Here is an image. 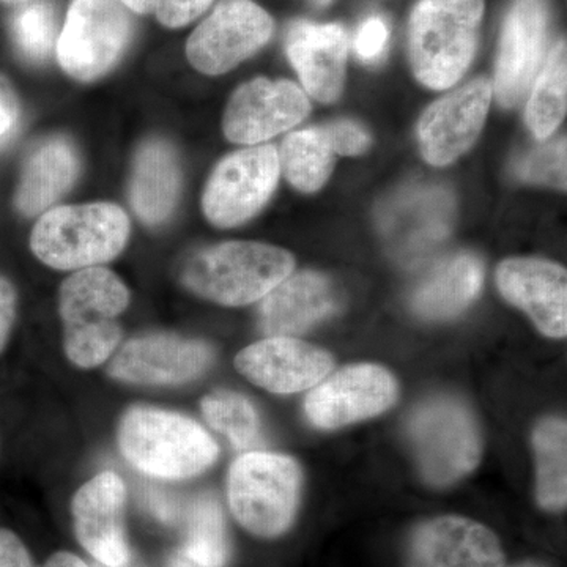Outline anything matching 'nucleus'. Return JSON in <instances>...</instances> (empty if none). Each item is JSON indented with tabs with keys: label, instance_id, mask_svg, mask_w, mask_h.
<instances>
[{
	"label": "nucleus",
	"instance_id": "nucleus-1",
	"mask_svg": "<svg viewBox=\"0 0 567 567\" xmlns=\"http://www.w3.org/2000/svg\"><path fill=\"white\" fill-rule=\"evenodd\" d=\"M484 0H420L409 22V55L421 84L453 87L475 58Z\"/></svg>",
	"mask_w": 567,
	"mask_h": 567
},
{
	"label": "nucleus",
	"instance_id": "nucleus-2",
	"mask_svg": "<svg viewBox=\"0 0 567 567\" xmlns=\"http://www.w3.org/2000/svg\"><path fill=\"white\" fill-rule=\"evenodd\" d=\"M128 305V287L106 268H84L63 281L59 311L71 363L92 369L110 360L122 339L118 317Z\"/></svg>",
	"mask_w": 567,
	"mask_h": 567
},
{
	"label": "nucleus",
	"instance_id": "nucleus-3",
	"mask_svg": "<svg viewBox=\"0 0 567 567\" xmlns=\"http://www.w3.org/2000/svg\"><path fill=\"white\" fill-rule=\"evenodd\" d=\"M118 446L123 456L148 476L186 480L215 464L218 446L189 417L166 410L136 406L122 417Z\"/></svg>",
	"mask_w": 567,
	"mask_h": 567
},
{
	"label": "nucleus",
	"instance_id": "nucleus-4",
	"mask_svg": "<svg viewBox=\"0 0 567 567\" xmlns=\"http://www.w3.org/2000/svg\"><path fill=\"white\" fill-rule=\"evenodd\" d=\"M292 254L256 241H227L194 254L183 268V284L205 300L246 306L262 300L292 275Z\"/></svg>",
	"mask_w": 567,
	"mask_h": 567
},
{
	"label": "nucleus",
	"instance_id": "nucleus-5",
	"mask_svg": "<svg viewBox=\"0 0 567 567\" xmlns=\"http://www.w3.org/2000/svg\"><path fill=\"white\" fill-rule=\"evenodd\" d=\"M130 219L118 205H62L44 213L31 234L37 259L54 270H84L111 262L126 246Z\"/></svg>",
	"mask_w": 567,
	"mask_h": 567
},
{
	"label": "nucleus",
	"instance_id": "nucleus-6",
	"mask_svg": "<svg viewBox=\"0 0 567 567\" xmlns=\"http://www.w3.org/2000/svg\"><path fill=\"white\" fill-rule=\"evenodd\" d=\"M406 432L421 476L432 486H450L480 464V425L461 399L436 395L417 405Z\"/></svg>",
	"mask_w": 567,
	"mask_h": 567
},
{
	"label": "nucleus",
	"instance_id": "nucleus-7",
	"mask_svg": "<svg viewBox=\"0 0 567 567\" xmlns=\"http://www.w3.org/2000/svg\"><path fill=\"white\" fill-rule=\"evenodd\" d=\"M300 487L301 470L292 457L252 451L230 466L227 498L241 527L275 537L292 525Z\"/></svg>",
	"mask_w": 567,
	"mask_h": 567
},
{
	"label": "nucleus",
	"instance_id": "nucleus-8",
	"mask_svg": "<svg viewBox=\"0 0 567 567\" xmlns=\"http://www.w3.org/2000/svg\"><path fill=\"white\" fill-rule=\"evenodd\" d=\"M133 31L122 0H73L55 47L58 61L74 80H99L121 61Z\"/></svg>",
	"mask_w": 567,
	"mask_h": 567
},
{
	"label": "nucleus",
	"instance_id": "nucleus-9",
	"mask_svg": "<svg viewBox=\"0 0 567 567\" xmlns=\"http://www.w3.org/2000/svg\"><path fill=\"white\" fill-rule=\"evenodd\" d=\"M281 166L274 145H257L226 156L213 171L203 210L215 226H240L257 215L278 186Z\"/></svg>",
	"mask_w": 567,
	"mask_h": 567
},
{
	"label": "nucleus",
	"instance_id": "nucleus-10",
	"mask_svg": "<svg viewBox=\"0 0 567 567\" xmlns=\"http://www.w3.org/2000/svg\"><path fill=\"white\" fill-rule=\"evenodd\" d=\"M275 32L270 14L252 0H221L186 43V58L204 74H224L262 50Z\"/></svg>",
	"mask_w": 567,
	"mask_h": 567
},
{
	"label": "nucleus",
	"instance_id": "nucleus-11",
	"mask_svg": "<svg viewBox=\"0 0 567 567\" xmlns=\"http://www.w3.org/2000/svg\"><path fill=\"white\" fill-rule=\"evenodd\" d=\"M454 221V197L435 185L410 186L379 212V227L388 251L399 262L413 265L446 240Z\"/></svg>",
	"mask_w": 567,
	"mask_h": 567
},
{
	"label": "nucleus",
	"instance_id": "nucleus-12",
	"mask_svg": "<svg viewBox=\"0 0 567 567\" xmlns=\"http://www.w3.org/2000/svg\"><path fill=\"white\" fill-rule=\"evenodd\" d=\"M398 394L394 377L382 365L352 364L315 386L305 412L316 427L339 429L386 412Z\"/></svg>",
	"mask_w": 567,
	"mask_h": 567
},
{
	"label": "nucleus",
	"instance_id": "nucleus-13",
	"mask_svg": "<svg viewBox=\"0 0 567 567\" xmlns=\"http://www.w3.org/2000/svg\"><path fill=\"white\" fill-rule=\"evenodd\" d=\"M311 111L308 96L290 81L257 78L234 93L223 118V132L235 144L257 145L289 132Z\"/></svg>",
	"mask_w": 567,
	"mask_h": 567
},
{
	"label": "nucleus",
	"instance_id": "nucleus-14",
	"mask_svg": "<svg viewBox=\"0 0 567 567\" xmlns=\"http://www.w3.org/2000/svg\"><path fill=\"white\" fill-rule=\"evenodd\" d=\"M548 28L546 0H516L511 7L492 85L503 107L517 106L527 96L546 54Z\"/></svg>",
	"mask_w": 567,
	"mask_h": 567
},
{
	"label": "nucleus",
	"instance_id": "nucleus-15",
	"mask_svg": "<svg viewBox=\"0 0 567 567\" xmlns=\"http://www.w3.org/2000/svg\"><path fill=\"white\" fill-rule=\"evenodd\" d=\"M213 360L212 347L169 333L137 336L112 358L107 374L132 385H181L203 374Z\"/></svg>",
	"mask_w": 567,
	"mask_h": 567
},
{
	"label": "nucleus",
	"instance_id": "nucleus-16",
	"mask_svg": "<svg viewBox=\"0 0 567 567\" xmlns=\"http://www.w3.org/2000/svg\"><path fill=\"white\" fill-rule=\"evenodd\" d=\"M492 95V82L480 78L432 104L417 125L425 162L446 166L468 152L486 122Z\"/></svg>",
	"mask_w": 567,
	"mask_h": 567
},
{
	"label": "nucleus",
	"instance_id": "nucleus-17",
	"mask_svg": "<svg viewBox=\"0 0 567 567\" xmlns=\"http://www.w3.org/2000/svg\"><path fill=\"white\" fill-rule=\"evenodd\" d=\"M333 358L319 347L295 338H267L246 347L235 368L254 385L276 394L311 390L330 374Z\"/></svg>",
	"mask_w": 567,
	"mask_h": 567
},
{
	"label": "nucleus",
	"instance_id": "nucleus-18",
	"mask_svg": "<svg viewBox=\"0 0 567 567\" xmlns=\"http://www.w3.org/2000/svg\"><path fill=\"white\" fill-rule=\"evenodd\" d=\"M125 498L121 477L103 472L85 483L71 503L78 540L100 565L121 567L128 563L130 548L123 527Z\"/></svg>",
	"mask_w": 567,
	"mask_h": 567
},
{
	"label": "nucleus",
	"instance_id": "nucleus-19",
	"mask_svg": "<svg viewBox=\"0 0 567 567\" xmlns=\"http://www.w3.org/2000/svg\"><path fill=\"white\" fill-rule=\"evenodd\" d=\"M496 286L511 305L527 312L548 338L567 334V275L543 259H507L496 270Z\"/></svg>",
	"mask_w": 567,
	"mask_h": 567
},
{
	"label": "nucleus",
	"instance_id": "nucleus-20",
	"mask_svg": "<svg viewBox=\"0 0 567 567\" xmlns=\"http://www.w3.org/2000/svg\"><path fill=\"white\" fill-rule=\"evenodd\" d=\"M499 540L491 529L465 517L425 522L413 533L409 567H503Z\"/></svg>",
	"mask_w": 567,
	"mask_h": 567
},
{
	"label": "nucleus",
	"instance_id": "nucleus-21",
	"mask_svg": "<svg viewBox=\"0 0 567 567\" xmlns=\"http://www.w3.org/2000/svg\"><path fill=\"white\" fill-rule=\"evenodd\" d=\"M260 328L268 338H293L341 309L342 293L333 279L317 271L289 275L262 298Z\"/></svg>",
	"mask_w": 567,
	"mask_h": 567
},
{
	"label": "nucleus",
	"instance_id": "nucleus-22",
	"mask_svg": "<svg viewBox=\"0 0 567 567\" xmlns=\"http://www.w3.org/2000/svg\"><path fill=\"white\" fill-rule=\"evenodd\" d=\"M349 33L341 24L297 21L286 37V52L312 99L333 103L344 87Z\"/></svg>",
	"mask_w": 567,
	"mask_h": 567
},
{
	"label": "nucleus",
	"instance_id": "nucleus-23",
	"mask_svg": "<svg viewBox=\"0 0 567 567\" xmlns=\"http://www.w3.org/2000/svg\"><path fill=\"white\" fill-rule=\"evenodd\" d=\"M182 188V167L171 142L152 137L134 155L130 203L137 218L158 226L173 215Z\"/></svg>",
	"mask_w": 567,
	"mask_h": 567
},
{
	"label": "nucleus",
	"instance_id": "nucleus-24",
	"mask_svg": "<svg viewBox=\"0 0 567 567\" xmlns=\"http://www.w3.org/2000/svg\"><path fill=\"white\" fill-rule=\"evenodd\" d=\"M80 156L62 136L40 142L25 158L14 193V207L24 216L47 212L70 192L80 174Z\"/></svg>",
	"mask_w": 567,
	"mask_h": 567
},
{
	"label": "nucleus",
	"instance_id": "nucleus-25",
	"mask_svg": "<svg viewBox=\"0 0 567 567\" xmlns=\"http://www.w3.org/2000/svg\"><path fill=\"white\" fill-rule=\"evenodd\" d=\"M484 267L475 254L446 257L432 268L412 297V308L425 320H446L473 303L483 287Z\"/></svg>",
	"mask_w": 567,
	"mask_h": 567
},
{
	"label": "nucleus",
	"instance_id": "nucleus-26",
	"mask_svg": "<svg viewBox=\"0 0 567 567\" xmlns=\"http://www.w3.org/2000/svg\"><path fill=\"white\" fill-rule=\"evenodd\" d=\"M278 155L284 177L303 193H315L322 188L333 173L334 152L323 126L289 134Z\"/></svg>",
	"mask_w": 567,
	"mask_h": 567
},
{
	"label": "nucleus",
	"instance_id": "nucleus-27",
	"mask_svg": "<svg viewBox=\"0 0 567 567\" xmlns=\"http://www.w3.org/2000/svg\"><path fill=\"white\" fill-rule=\"evenodd\" d=\"M536 451L539 505L547 511L565 509L567 503V427L561 417H546L533 434Z\"/></svg>",
	"mask_w": 567,
	"mask_h": 567
},
{
	"label": "nucleus",
	"instance_id": "nucleus-28",
	"mask_svg": "<svg viewBox=\"0 0 567 567\" xmlns=\"http://www.w3.org/2000/svg\"><path fill=\"white\" fill-rule=\"evenodd\" d=\"M567 59L566 41L555 44L543 70L536 78V85L527 106V125L537 140H548L566 115Z\"/></svg>",
	"mask_w": 567,
	"mask_h": 567
},
{
	"label": "nucleus",
	"instance_id": "nucleus-29",
	"mask_svg": "<svg viewBox=\"0 0 567 567\" xmlns=\"http://www.w3.org/2000/svg\"><path fill=\"white\" fill-rule=\"evenodd\" d=\"M185 557L200 567H223L229 557L221 506L212 495L193 503L186 532Z\"/></svg>",
	"mask_w": 567,
	"mask_h": 567
},
{
	"label": "nucleus",
	"instance_id": "nucleus-30",
	"mask_svg": "<svg viewBox=\"0 0 567 567\" xmlns=\"http://www.w3.org/2000/svg\"><path fill=\"white\" fill-rule=\"evenodd\" d=\"M200 409L208 425L229 439L237 450H249L259 442L260 417L244 395L216 391L203 399Z\"/></svg>",
	"mask_w": 567,
	"mask_h": 567
},
{
	"label": "nucleus",
	"instance_id": "nucleus-31",
	"mask_svg": "<svg viewBox=\"0 0 567 567\" xmlns=\"http://www.w3.org/2000/svg\"><path fill=\"white\" fill-rule=\"evenodd\" d=\"M10 32L14 47L25 61H48L61 35L58 10L48 2L22 7L11 17Z\"/></svg>",
	"mask_w": 567,
	"mask_h": 567
},
{
	"label": "nucleus",
	"instance_id": "nucleus-32",
	"mask_svg": "<svg viewBox=\"0 0 567 567\" xmlns=\"http://www.w3.org/2000/svg\"><path fill=\"white\" fill-rule=\"evenodd\" d=\"M517 173L524 181L566 189V137L533 148L518 163Z\"/></svg>",
	"mask_w": 567,
	"mask_h": 567
},
{
	"label": "nucleus",
	"instance_id": "nucleus-33",
	"mask_svg": "<svg viewBox=\"0 0 567 567\" xmlns=\"http://www.w3.org/2000/svg\"><path fill=\"white\" fill-rule=\"evenodd\" d=\"M123 6L137 14H153L164 28H185L197 20L213 0H122Z\"/></svg>",
	"mask_w": 567,
	"mask_h": 567
},
{
	"label": "nucleus",
	"instance_id": "nucleus-34",
	"mask_svg": "<svg viewBox=\"0 0 567 567\" xmlns=\"http://www.w3.org/2000/svg\"><path fill=\"white\" fill-rule=\"evenodd\" d=\"M334 155L354 156L368 151L371 136L352 121H338L323 126Z\"/></svg>",
	"mask_w": 567,
	"mask_h": 567
},
{
	"label": "nucleus",
	"instance_id": "nucleus-35",
	"mask_svg": "<svg viewBox=\"0 0 567 567\" xmlns=\"http://www.w3.org/2000/svg\"><path fill=\"white\" fill-rule=\"evenodd\" d=\"M390 29L382 17L368 18L354 37V51L364 62H375L385 54Z\"/></svg>",
	"mask_w": 567,
	"mask_h": 567
},
{
	"label": "nucleus",
	"instance_id": "nucleus-36",
	"mask_svg": "<svg viewBox=\"0 0 567 567\" xmlns=\"http://www.w3.org/2000/svg\"><path fill=\"white\" fill-rule=\"evenodd\" d=\"M18 295L13 284L0 276V353L9 342L17 319Z\"/></svg>",
	"mask_w": 567,
	"mask_h": 567
},
{
	"label": "nucleus",
	"instance_id": "nucleus-37",
	"mask_svg": "<svg viewBox=\"0 0 567 567\" xmlns=\"http://www.w3.org/2000/svg\"><path fill=\"white\" fill-rule=\"evenodd\" d=\"M0 567H33L28 548L9 529H0Z\"/></svg>",
	"mask_w": 567,
	"mask_h": 567
},
{
	"label": "nucleus",
	"instance_id": "nucleus-38",
	"mask_svg": "<svg viewBox=\"0 0 567 567\" xmlns=\"http://www.w3.org/2000/svg\"><path fill=\"white\" fill-rule=\"evenodd\" d=\"M20 118V103L6 78H0V140L9 136Z\"/></svg>",
	"mask_w": 567,
	"mask_h": 567
},
{
	"label": "nucleus",
	"instance_id": "nucleus-39",
	"mask_svg": "<svg viewBox=\"0 0 567 567\" xmlns=\"http://www.w3.org/2000/svg\"><path fill=\"white\" fill-rule=\"evenodd\" d=\"M147 506L153 516L166 522V524H171L177 517V507H175L173 498L162 491H156V488H151L147 492Z\"/></svg>",
	"mask_w": 567,
	"mask_h": 567
},
{
	"label": "nucleus",
	"instance_id": "nucleus-40",
	"mask_svg": "<svg viewBox=\"0 0 567 567\" xmlns=\"http://www.w3.org/2000/svg\"><path fill=\"white\" fill-rule=\"evenodd\" d=\"M44 567H87V565L81 558H78L76 555L59 551V554L52 555L48 559Z\"/></svg>",
	"mask_w": 567,
	"mask_h": 567
},
{
	"label": "nucleus",
	"instance_id": "nucleus-41",
	"mask_svg": "<svg viewBox=\"0 0 567 567\" xmlns=\"http://www.w3.org/2000/svg\"><path fill=\"white\" fill-rule=\"evenodd\" d=\"M173 567H200V566H197L196 563L192 561V559H188L185 557V555H182V557H175L173 559Z\"/></svg>",
	"mask_w": 567,
	"mask_h": 567
},
{
	"label": "nucleus",
	"instance_id": "nucleus-42",
	"mask_svg": "<svg viewBox=\"0 0 567 567\" xmlns=\"http://www.w3.org/2000/svg\"><path fill=\"white\" fill-rule=\"evenodd\" d=\"M2 3H9V6H18V3L31 2V0H0Z\"/></svg>",
	"mask_w": 567,
	"mask_h": 567
},
{
	"label": "nucleus",
	"instance_id": "nucleus-43",
	"mask_svg": "<svg viewBox=\"0 0 567 567\" xmlns=\"http://www.w3.org/2000/svg\"><path fill=\"white\" fill-rule=\"evenodd\" d=\"M513 567H544V566L535 565V563H524V565H516Z\"/></svg>",
	"mask_w": 567,
	"mask_h": 567
},
{
	"label": "nucleus",
	"instance_id": "nucleus-44",
	"mask_svg": "<svg viewBox=\"0 0 567 567\" xmlns=\"http://www.w3.org/2000/svg\"><path fill=\"white\" fill-rule=\"evenodd\" d=\"M315 2L317 3V6H328V3L331 2V0H315Z\"/></svg>",
	"mask_w": 567,
	"mask_h": 567
},
{
	"label": "nucleus",
	"instance_id": "nucleus-45",
	"mask_svg": "<svg viewBox=\"0 0 567 567\" xmlns=\"http://www.w3.org/2000/svg\"><path fill=\"white\" fill-rule=\"evenodd\" d=\"M93 567H107V566L100 565V563H96V565H95V566H93ZM121 567H125V566H121Z\"/></svg>",
	"mask_w": 567,
	"mask_h": 567
}]
</instances>
